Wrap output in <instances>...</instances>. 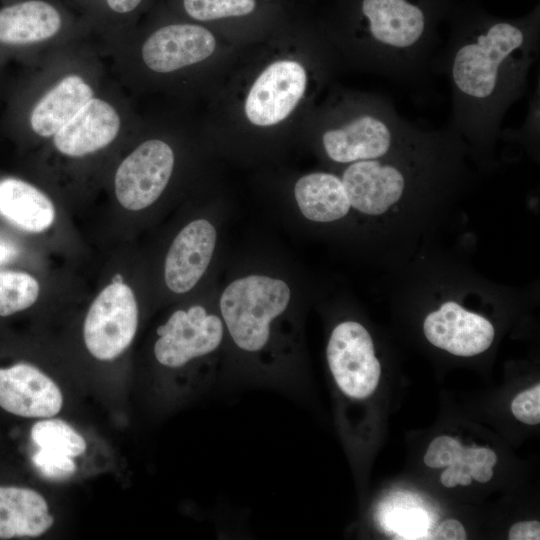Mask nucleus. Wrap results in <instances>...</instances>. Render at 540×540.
<instances>
[{
    "label": "nucleus",
    "mask_w": 540,
    "mask_h": 540,
    "mask_svg": "<svg viewBox=\"0 0 540 540\" xmlns=\"http://www.w3.org/2000/svg\"><path fill=\"white\" fill-rule=\"evenodd\" d=\"M138 326V306L131 288L123 283L106 286L86 315L83 336L88 351L98 360L109 361L131 344Z\"/></svg>",
    "instance_id": "nucleus-5"
},
{
    "label": "nucleus",
    "mask_w": 540,
    "mask_h": 540,
    "mask_svg": "<svg viewBox=\"0 0 540 540\" xmlns=\"http://www.w3.org/2000/svg\"><path fill=\"white\" fill-rule=\"evenodd\" d=\"M427 340L453 355L471 357L487 350L494 339L493 325L485 317L454 301L443 303L423 323Z\"/></svg>",
    "instance_id": "nucleus-11"
},
{
    "label": "nucleus",
    "mask_w": 540,
    "mask_h": 540,
    "mask_svg": "<svg viewBox=\"0 0 540 540\" xmlns=\"http://www.w3.org/2000/svg\"><path fill=\"white\" fill-rule=\"evenodd\" d=\"M373 63L383 76L410 80L432 68L437 44L423 9L408 0H362Z\"/></svg>",
    "instance_id": "nucleus-2"
},
{
    "label": "nucleus",
    "mask_w": 540,
    "mask_h": 540,
    "mask_svg": "<svg viewBox=\"0 0 540 540\" xmlns=\"http://www.w3.org/2000/svg\"><path fill=\"white\" fill-rule=\"evenodd\" d=\"M410 179V171L403 162L383 157L351 163L341 181L351 207L365 214L380 215L402 199Z\"/></svg>",
    "instance_id": "nucleus-9"
},
{
    "label": "nucleus",
    "mask_w": 540,
    "mask_h": 540,
    "mask_svg": "<svg viewBox=\"0 0 540 540\" xmlns=\"http://www.w3.org/2000/svg\"><path fill=\"white\" fill-rule=\"evenodd\" d=\"M539 53L536 33L497 21L447 43L432 68L446 73L452 90L451 124L455 133L490 141L510 106L527 89L530 68Z\"/></svg>",
    "instance_id": "nucleus-1"
},
{
    "label": "nucleus",
    "mask_w": 540,
    "mask_h": 540,
    "mask_svg": "<svg viewBox=\"0 0 540 540\" xmlns=\"http://www.w3.org/2000/svg\"><path fill=\"white\" fill-rule=\"evenodd\" d=\"M515 418L525 424L535 425L540 422V385L519 393L511 403Z\"/></svg>",
    "instance_id": "nucleus-26"
},
{
    "label": "nucleus",
    "mask_w": 540,
    "mask_h": 540,
    "mask_svg": "<svg viewBox=\"0 0 540 540\" xmlns=\"http://www.w3.org/2000/svg\"><path fill=\"white\" fill-rule=\"evenodd\" d=\"M174 166L171 147L161 140H148L119 165L115 194L128 210L138 211L153 204L165 189Z\"/></svg>",
    "instance_id": "nucleus-8"
},
{
    "label": "nucleus",
    "mask_w": 540,
    "mask_h": 540,
    "mask_svg": "<svg viewBox=\"0 0 540 540\" xmlns=\"http://www.w3.org/2000/svg\"><path fill=\"white\" fill-rule=\"evenodd\" d=\"M0 216L19 230L40 233L54 222L55 208L38 188L17 178L0 180Z\"/></svg>",
    "instance_id": "nucleus-17"
},
{
    "label": "nucleus",
    "mask_w": 540,
    "mask_h": 540,
    "mask_svg": "<svg viewBox=\"0 0 540 540\" xmlns=\"http://www.w3.org/2000/svg\"><path fill=\"white\" fill-rule=\"evenodd\" d=\"M39 290L38 281L28 273L0 271V316H9L32 306Z\"/></svg>",
    "instance_id": "nucleus-22"
},
{
    "label": "nucleus",
    "mask_w": 540,
    "mask_h": 540,
    "mask_svg": "<svg viewBox=\"0 0 540 540\" xmlns=\"http://www.w3.org/2000/svg\"><path fill=\"white\" fill-rule=\"evenodd\" d=\"M463 450L464 446L458 439L445 435L439 436L430 443L424 455V463L431 468L447 467L461 462Z\"/></svg>",
    "instance_id": "nucleus-24"
},
{
    "label": "nucleus",
    "mask_w": 540,
    "mask_h": 540,
    "mask_svg": "<svg viewBox=\"0 0 540 540\" xmlns=\"http://www.w3.org/2000/svg\"><path fill=\"white\" fill-rule=\"evenodd\" d=\"M31 438L41 449L62 453L72 458L83 454L86 450L84 438L60 419L36 422L31 429Z\"/></svg>",
    "instance_id": "nucleus-21"
},
{
    "label": "nucleus",
    "mask_w": 540,
    "mask_h": 540,
    "mask_svg": "<svg viewBox=\"0 0 540 540\" xmlns=\"http://www.w3.org/2000/svg\"><path fill=\"white\" fill-rule=\"evenodd\" d=\"M401 117L384 98L370 104L346 122L322 134L327 156L337 163L379 159L420 140L428 132Z\"/></svg>",
    "instance_id": "nucleus-3"
},
{
    "label": "nucleus",
    "mask_w": 540,
    "mask_h": 540,
    "mask_svg": "<svg viewBox=\"0 0 540 540\" xmlns=\"http://www.w3.org/2000/svg\"><path fill=\"white\" fill-rule=\"evenodd\" d=\"M215 43L212 33L202 26L168 25L147 38L142 58L151 70L168 73L206 59L213 53Z\"/></svg>",
    "instance_id": "nucleus-13"
},
{
    "label": "nucleus",
    "mask_w": 540,
    "mask_h": 540,
    "mask_svg": "<svg viewBox=\"0 0 540 540\" xmlns=\"http://www.w3.org/2000/svg\"><path fill=\"white\" fill-rule=\"evenodd\" d=\"M106 2L113 11L127 13L134 10L141 0H106Z\"/></svg>",
    "instance_id": "nucleus-30"
},
{
    "label": "nucleus",
    "mask_w": 540,
    "mask_h": 540,
    "mask_svg": "<svg viewBox=\"0 0 540 540\" xmlns=\"http://www.w3.org/2000/svg\"><path fill=\"white\" fill-rule=\"evenodd\" d=\"M53 522L41 494L29 488L0 486V539L37 537Z\"/></svg>",
    "instance_id": "nucleus-16"
},
{
    "label": "nucleus",
    "mask_w": 540,
    "mask_h": 540,
    "mask_svg": "<svg viewBox=\"0 0 540 540\" xmlns=\"http://www.w3.org/2000/svg\"><path fill=\"white\" fill-rule=\"evenodd\" d=\"M119 129L116 110L109 103L92 98L54 135V145L64 155L80 157L110 144Z\"/></svg>",
    "instance_id": "nucleus-15"
},
{
    "label": "nucleus",
    "mask_w": 540,
    "mask_h": 540,
    "mask_svg": "<svg viewBox=\"0 0 540 540\" xmlns=\"http://www.w3.org/2000/svg\"><path fill=\"white\" fill-rule=\"evenodd\" d=\"M434 539L465 540L466 532L463 525L455 519L443 521L434 532Z\"/></svg>",
    "instance_id": "nucleus-28"
},
{
    "label": "nucleus",
    "mask_w": 540,
    "mask_h": 540,
    "mask_svg": "<svg viewBox=\"0 0 540 540\" xmlns=\"http://www.w3.org/2000/svg\"><path fill=\"white\" fill-rule=\"evenodd\" d=\"M16 255V250L3 242H0V264L12 259Z\"/></svg>",
    "instance_id": "nucleus-31"
},
{
    "label": "nucleus",
    "mask_w": 540,
    "mask_h": 540,
    "mask_svg": "<svg viewBox=\"0 0 540 540\" xmlns=\"http://www.w3.org/2000/svg\"><path fill=\"white\" fill-rule=\"evenodd\" d=\"M332 376L339 389L352 399H365L377 388L381 366L366 328L344 321L332 331L326 350Z\"/></svg>",
    "instance_id": "nucleus-6"
},
{
    "label": "nucleus",
    "mask_w": 540,
    "mask_h": 540,
    "mask_svg": "<svg viewBox=\"0 0 540 540\" xmlns=\"http://www.w3.org/2000/svg\"><path fill=\"white\" fill-rule=\"evenodd\" d=\"M36 468L47 478L64 479L74 474L76 465L72 457L41 449L33 455Z\"/></svg>",
    "instance_id": "nucleus-25"
},
{
    "label": "nucleus",
    "mask_w": 540,
    "mask_h": 540,
    "mask_svg": "<svg viewBox=\"0 0 540 540\" xmlns=\"http://www.w3.org/2000/svg\"><path fill=\"white\" fill-rule=\"evenodd\" d=\"M255 6V0H184L186 12L200 21L244 16L250 14Z\"/></svg>",
    "instance_id": "nucleus-23"
},
{
    "label": "nucleus",
    "mask_w": 540,
    "mask_h": 540,
    "mask_svg": "<svg viewBox=\"0 0 540 540\" xmlns=\"http://www.w3.org/2000/svg\"><path fill=\"white\" fill-rule=\"evenodd\" d=\"M63 397L56 383L37 367L17 363L0 368V406L26 418H49L62 408Z\"/></svg>",
    "instance_id": "nucleus-12"
},
{
    "label": "nucleus",
    "mask_w": 540,
    "mask_h": 540,
    "mask_svg": "<svg viewBox=\"0 0 540 540\" xmlns=\"http://www.w3.org/2000/svg\"><path fill=\"white\" fill-rule=\"evenodd\" d=\"M92 98V88L80 76L63 78L35 105L30 117L33 131L42 137L55 135Z\"/></svg>",
    "instance_id": "nucleus-18"
},
{
    "label": "nucleus",
    "mask_w": 540,
    "mask_h": 540,
    "mask_svg": "<svg viewBox=\"0 0 540 540\" xmlns=\"http://www.w3.org/2000/svg\"><path fill=\"white\" fill-rule=\"evenodd\" d=\"M216 243V230L204 219L187 224L175 237L165 259L164 277L175 293L191 290L206 271Z\"/></svg>",
    "instance_id": "nucleus-14"
},
{
    "label": "nucleus",
    "mask_w": 540,
    "mask_h": 540,
    "mask_svg": "<svg viewBox=\"0 0 540 540\" xmlns=\"http://www.w3.org/2000/svg\"><path fill=\"white\" fill-rule=\"evenodd\" d=\"M508 538L510 540H539L540 523L536 520L517 522L511 526Z\"/></svg>",
    "instance_id": "nucleus-27"
},
{
    "label": "nucleus",
    "mask_w": 540,
    "mask_h": 540,
    "mask_svg": "<svg viewBox=\"0 0 540 540\" xmlns=\"http://www.w3.org/2000/svg\"><path fill=\"white\" fill-rule=\"evenodd\" d=\"M154 345L157 361L168 368H182L194 359L214 353L222 343L224 324L200 305L177 310L157 328Z\"/></svg>",
    "instance_id": "nucleus-7"
},
{
    "label": "nucleus",
    "mask_w": 540,
    "mask_h": 540,
    "mask_svg": "<svg viewBox=\"0 0 540 540\" xmlns=\"http://www.w3.org/2000/svg\"><path fill=\"white\" fill-rule=\"evenodd\" d=\"M61 27V16L50 4L30 0L0 10V42L25 45L54 36Z\"/></svg>",
    "instance_id": "nucleus-19"
},
{
    "label": "nucleus",
    "mask_w": 540,
    "mask_h": 540,
    "mask_svg": "<svg viewBox=\"0 0 540 540\" xmlns=\"http://www.w3.org/2000/svg\"><path fill=\"white\" fill-rule=\"evenodd\" d=\"M123 282H124L123 277L120 274H116L113 276L111 283H123Z\"/></svg>",
    "instance_id": "nucleus-32"
},
{
    "label": "nucleus",
    "mask_w": 540,
    "mask_h": 540,
    "mask_svg": "<svg viewBox=\"0 0 540 540\" xmlns=\"http://www.w3.org/2000/svg\"><path fill=\"white\" fill-rule=\"evenodd\" d=\"M307 74L295 61L281 60L268 66L253 83L245 102L248 120L270 126L284 120L304 95Z\"/></svg>",
    "instance_id": "nucleus-10"
},
{
    "label": "nucleus",
    "mask_w": 540,
    "mask_h": 540,
    "mask_svg": "<svg viewBox=\"0 0 540 540\" xmlns=\"http://www.w3.org/2000/svg\"><path fill=\"white\" fill-rule=\"evenodd\" d=\"M288 285L267 276L251 275L229 284L220 299L224 324L234 343L246 352H259L270 340L271 323L287 308Z\"/></svg>",
    "instance_id": "nucleus-4"
},
{
    "label": "nucleus",
    "mask_w": 540,
    "mask_h": 540,
    "mask_svg": "<svg viewBox=\"0 0 540 540\" xmlns=\"http://www.w3.org/2000/svg\"><path fill=\"white\" fill-rule=\"evenodd\" d=\"M464 472V466L462 463L457 462L447 466V469L442 472L440 476L441 483L448 488L458 485V477Z\"/></svg>",
    "instance_id": "nucleus-29"
},
{
    "label": "nucleus",
    "mask_w": 540,
    "mask_h": 540,
    "mask_svg": "<svg viewBox=\"0 0 540 540\" xmlns=\"http://www.w3.org/2000/svg\"><path fill=\"white\" fill-rule=\"evenodd\" d=\"M294 194L303 216L315 222L341 219L351 207L341 179L331 173L315 172L301 177Z\"/></svg>",
    "instance_id": "nucleus-20"
}]
</instances>
